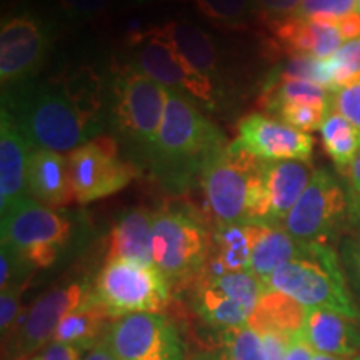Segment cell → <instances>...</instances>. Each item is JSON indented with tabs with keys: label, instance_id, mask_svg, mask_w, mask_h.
Listing matches in <instances>:
<instances>
[{
	"label": "cell",
	"instance_id": "cell-9",
	"mask_svg": "<svg viewBox=\"0 0 360 360\" xmlns=\"http://www.w3.org/2000/svg\"><path fill=\"white\" fill-rule=\"evenodd\" d=\"M102 342L117 360H187L177 327L162 312H139L109 322Z\"/></svg>",
	"mask_w": 360,
	"mask_h": 360
},
{
	"label": "cell",
	"instance_id": "cell-18",
	"mask_svg": "<svg viewBox=\"0 0 360 360\" xmlns=\"http://www.w3.org/2000/svg\"><path fill=\"white\" fill-rule=\"evenodd\" d=\"M302 335L315 354L359 355L360 330L354 319L327 309H307Z\"/></svg>",
	"mask_w": 360,
	"mask_h": 360
},
{
	"label": "cell",
	"instance_id": "cell-42",
	"mask_svg": "<svg viewBox=\"0 0 360 360\" xmlns=\"http://www.w3.org/2000/svg\"><path fill=\"white\" fill-rule=\"evenodd\" d=\"M314 355L315 352L310 349L307 340L304 339L302 330L290 337L289 345H287L285 360H312Z\"/></svg>",
	"mask_w": 360,
	"mask_h": 360
},
{
	"label": "cell",
	"instance_id": "cell-34",
	"mask_svg": "<svg viewBox=\"0 0 360 360\" xmlns=\"http://www.w3.org/2000/svg\"><path fill=\"white\" fill-rule=\"evenodd\" d=\"M328 112L330 110L317 105H309V103H289V105L278 107L274 114H277V119H281L282 122L309 134L312 130H321Z\"/></svg>",
	"mask_w": 360,
	"mask_h": 360
},
{
	"label": "cell",
	"instance_id": "cell-21",
	"mask_svg": "<svg viewBox=\"0 0 360 360\" xmlns=\"http://www.w3.org/2000/svg\"><path fill=\"white\" fill-rule=\"evenodd\" d=\"M259 224H217L212 232V250L200 276H219L224 272L250 270L252 250Z\"/></svg>",
	"mask_w": 360,
	"mask_h": 360
},
{
	"label": "cell",
	"instance_id": "cell-40",
	"mask_svg": "<svg viewBox=\"0 0 360 360\" xmlns=\"http://www.w3.org/2000/svg\"><path fill=\"white\" fill-rule=\"evenodd\" d=\"M342 257H344L350 281H352L355 289L360 292V236L345 242L344 249H342Z\"/></svg>",
	"mask_w": 360,
	"mask_h": 360
},
{
	"label": "cell",
	"instance_id": "cell-37",
	"mask_svg": "<svg viewBox=\"0 0 360 360\" xmlns=\"http://www.w3.org/2000/svg\"><path fill=\"white\" fill-rule=\"evenodd\" d=\"M330 110L345 117L360 135V80L337 90L332 97Z\"/></svg>",
	"mask_w": 360,
	"mask_h": 360
},
{
	"label": "cell",
	"instance_id": "cell-24",
	"mask_svg": "<svg viewBox=\"0 0 360 360\" xmlns=\"http://www.w3.org/2000/svg\"><path fill=\"white\" fill-rule=\"evenodd\" d=\"M157 30L177 49L188 65L214 82L219 74V60L215 45L205 30L188 20L165 22Z\"/></svg>",
	"mask_w": 360,
	"mask_h": 360
},
{
	"label": "cell",
	"instance_id": "cell-20",
	"mask_svg": "<svg viewBox=\"0 0 360 360\" xmlns=\"http://www.w3.org/2000/svg\"><path fill=\"white\" fill-rule=\"evenodd\" d=\"M276 37L290 57L309 56L327 60L345 44L339 27L330 22L290 15L276 24Z\"/></svg>",
	"mask_w": 360,
	"mask_h": 360
},
{
	"label": "cell",
	"instance_id": "cell-14",
	"mask_svg": "<svg viewBox=\"0 0 360 360\" xmlns=\"http://www.w3.org/2000/svg\"><path fill=\"white\" fill-rule=\"evenodd\" d=\"M47 25L32 13H17L4 19L0 29V80L2 87L32 79L49 51Z\"/></svg>",
	"mask_w": 360,
	"mask_h": 360
},
{
	"label": "cell",
	"instance_id": "cell-17",
	"mask_svg": "<svg viewBox=\"0 0 360 360\" xmlns=\"http://www.w3.org/2000/svg\"><path fill=\"white\" fill-rule=\"evenodd\" d=\"M32 143L27 141L7 109L0 112V212H7L17 202L27 199L29 162Z\"/></svg>",
	"mask_w": 360,
	"mask_h": 360
},
{
	"label": "cell",
	"instance_id": "cell-22",
	"mask_svg": "<svg viewBox=\"0 0 360 360\" xmlns=\"http://www.w3.org/2000/svg\"><path fill=\"white\" fill-rule=\"evenodd\" d=\"M152 222H154V212L146 207L125 210L112 227L105 262L132 260L141 264H154L150 247Z\"/></svg>",
	"mask_w": 360,
	"mask_h": 360
},
{
	"label": "cell",
	"instance_id": "cell-12",
	"mask_svg": "<svg viewBox=\"0 0 360 360\" xmlns=\"http://www.w3.org/2000/svg\"><path fill=\"white\" fill-rule=\"evenodd\" d=\"M90 292V283L72 282L40 295L24 310L12 337L4 344V360L42 352L52 342L62 319L79 309L89 299Z\"/></svg>",
	"mask_w": 360,
	"mask_h": 360
},
{
	"label": "cell",
	"instance_id": "cell-39",
	"mask_svg": "<svg viewBox=\"0 0 360 360\" xmlns=\"http://www.w3.org/2000/svg\"><path fill=\"white\" fill-rule=\"evenodd\" d=\"M302 0H254V7L259 8L264 15L285 19L294 15Z\"/></svg>",
	"mask_w": 360,
	"mask_h": 360
},
{
	"label": "cell",
	"instance_id": "cell-2",
	"mask_svg": "<svg viewBox=\"0 0 360 360\" xmlns=\"http://www.w3.org/2000/svg\"><path fill=\"white\" fill-rule=\"evenodd\" d=\"M224 134L202 114L197 103L167 89L164 119L152 150V172L172 192L187 191L200 180L207 160L224 146Z\"/></svg>",
	"mask_w": 360,
	"mask_h": 360
},
{
	"label": "cell",
	"instance_id": "cell-11",
	"mask_svg": "<svg viewBox=\"0 0 360 360\" xmlns=\"http://www.w3.org/2000/svg\"><path fill=\"white\" fill-rule=\"evenodd\" d=\"M350 205L339 180L326 169H317L282 227L300 242L328 245L347 219Z\"/></svg>",
	"mask_w": 360,
	"mask_h": 360
},
{
	"label": "cell",
	"instance_id": "cell-33",
	"mask_svg": "<svg viewBox=\"0 0 360 360\" xmlns=\"http://www.w3.org/2000/svg\"><path fill=\"white\" fill-rule=\"evenodd\" d=\"M357 11V0H302L294 15L300 19L337 24Z\"/></svg>",
	"mask_w": 360,
	"mask_h": 360
},
{
	"label": "cell",
	"instance_id": "cell-38",
	"mask_svg": "<svg viewBox=\"0 0 360 360\" xmlns=\"http://www.w3.org/2000/svg\"><path fill=\"white\" fill-rule=\"evenodd\" d=\"M60 11L74 20H92L107 13L115 0H57Z\"/></svg>",
	"mask_w": 360,
	"mask_h": 360
},
{
	"label": "cell",
	"instance_id": "cell-10",
	"mask_svg": "<svg viewBox=\"0 0 360 360\" xmlns=\"http://www.w3.org/2000/svg\"><path fill=\"white\" fill-rule=\"evenodd\" d=\"M129 64L165 89L184 94L204 109H215L217 92L212 80L188 65L186 58L157 30V27L134 39L132 62Z\"/></svg>",
	"mask_w": 360,
	"mask_h": 360
},
{
	"label": "cell",
	"instance_id": "cell-51",
	"mask_svg": "<svg viewBox=\"0 0 360 360\" xmlns=\"http://www.w3.org/2000/svg\"><path fill=\"white\" fill-rule=\"evenodd\" d=\"M357 4H359V13H360V0H357Z\"/></svg>",
	"mask_w": 360,
	"mask_h": 360
},
{
	"label": "cell",
	"instance_id": "cell-41",
	"mask_svg": "<svg viewBox=\"0 0 360 360\" xmlns=\"http://www.w3.org/2000/svg\"><path fill=\"white\" fill-rule=\"evenodd\" d=\"M90 349L92 347H85V345H67L51 342L44 349V360H82Z\"/></svg>",
	"mask_w": 360,
	"mask_h": 360
},
{
	"label": "cell",
	"instance_id": "cell-47",
	"mask_svg": "<svg viewBox=\"0 0 360 360\" xmlns=\"http://www.w3.org/2000/svg\"><path fill=\"white\" fill-rule=\"evenodd\" d=\"M312 360H360V354L359 355H352V357H339V355L315 354Z\"/></svg>",
	"mask_w": 360,
	"mask_h": 360
},
{
	"label": "cell",
	"instance_id": "cell-32",
	"mask_svg": "<svg viewBox=\"0 0 360 360\" xmlns=\"http://www.w3.org/2000/svg\"><path fill=\"white\" fill-rule=\"evenodd\" d=\"M332 94L360 80V37L347 40L330 58Z\"/></svg>",
	"mask_w": 360,
	"mask_h": 360
},
{
	"label": "cell",
	"instance_id": "cell-26",
	"mask_svg": "<svg viewBox=\"0 0 360 360\" xmlns=\"http://www.w3.org/2000/svg\"><path fill=\"white\" fill-rule=\"evenodd\" d=\"M305 312L307 309L304 305L295 302L289 295L269 287L260 297L257 307L252 312L249 326L255 330L272 328V330H281L294 335L302 330Z\"/></svg>",
	"mask_w": 360,
	"mask_h": 360
},
{
	"label": "cell",
	"instance_id": "cell-46",
	"mask_svg": "<svg viewBox=\"0 0 360 360\" xmlns=\"http://www.w3.org/2000/svg\"><path fill=\"white\" fill-rule=\"evenodd\" d=\"M191 360H224L222 355L219 352H212V350H207V352L195 354Z\"/></svg>",
	"mask_w": 360,
	"mask_h": 360
},
{
	"label": "cell",
	"instance_id": "cell-49",
	"mask_svg": "<svg viewBox=\"0 0 360 360\" xmlns=\"http://www.w3.org/2000/svg\"><path fill=\"white\" fill-rule=\"evenodd\" d=\"M13 360H44V350H42V352H37V354H34V355H27V357L13 359Z\"/></svg>",
	"mask_w": 360,
	"mask_h": 360
},
{
	"label": "cell",
	"instance_id": "cell-25",
	"mask_svg": "<svg viewBox=\"0 0 360 360\" xmlns=\"http://www.w3.org/2000/svg\"><path fill=\"white\" fill-rule=\"evenodd\" d=\"M193 309L207 323L225 330V328L244 327L249 323L250 312L244 305L224 294L219 287L207 278H197L193 290Z\"/></svg>",
	"mask_w": 360,
	"mask_h": 360
},
{
	"label": "cell",
	"instance_id": "cell-45",
	"mask_svg": "<svg viewBox=\"0 0 360 360\" xmlns=\"http://www.w3.org/2000/svg\"><path fill=\"white\" fill-rule=\"evenodd\" d=\"M82 360H117V359L109 352V349L103 345V342L101 339L87 354L84 355Z\"/></svg>",
	"mask_w": 360,
	"mask_h": 360
},
{
	"label": "cell",
	"instance_id": "cell-29",
	"mask_svg": "<svg viewBox=\"0 0 360 360\" xmlns=\"http://www.w3.org/2000/svg\"><path fill=\"white\" fill-rule=\"evenodd\" d=\"M322 143L327 155L340 169H347L360 150V135L345 117L330 110L321 127Z\"/></svg>",
	"mask_w": 360,
	"mask_h": 360
},
{
	"label": "cell",
	"instance_id": "cell-43",
	"mask_svg": "<svg viewBox=\"0 0 360 360\" xmlns=\"http://www.w3.org/2000/svg\"><path fill=\"white\" fill-rule=\"evenodd\" d=\"M337 27H339L342 37H344L345 42L347 40H354L360 37V13L359 11L350 13V15L344 17V19L337 22Z\"/></svg>",
	"mask_w": 360,
	"mask_h": 360
},
{
	"label": "cell",
	"instance_id": "cell-35",
	"mask_svg": "<svg viewBox=\"0 0 360 360\" xmlns=\"http://www.w3.org/2000/svg\"><path fill=\"white\" fill-rule=\"evenodd\" d=\"M25 290L24 285H12L6 290H0V332H2V345L11 339L17 323L20 322L22 314V294Z\"/></svg>",
	"mask_w": 360,
	"mask_h": 360
},
{
	"label": "cell",
	"instance_id": "cell-28",
	"mask_svg": "<svg viewBox=\"0 0 360 360\" xmlns=\"http://www.w3.org/2000/svg\"><path fill=\"white\" fill-rule=\"evenodd\" d=\"M334 94L322 85L299 79H281L270 75L269 84L265 85L264 96L260 98L264 109L276 112L278 107L289 103H309L322 109L330 110Z\"/></svg>",
	"mask_w": 360,
	"mask_h": 360
},
{
	"label": "cell",
	"instance_id": "cell-50",
	"mask_svg": "<svg viewBox=\"0 0 360 360\" xmlns=\"http://www.w3.org/2000/svg\"><path fill=\"white\" fill-rule=\"evenodd\" d=\"M355 209H357V212H359V215H360V204L355 205Z\"/></svg>",
	"mask_w": 360,
	"mask_h": 360
},
{
	"label": "cell",
	"instance_id": "cell-7",
	"mask_svg": "<svg viewBox=\"0 0 360 360\" xmlns=\"http://www.w3.org/2000/svg\"><path fill=\"white\" fill-rule=\"evenodd\" d=\"M0 231L2 244L39 270L52 267L69 249L74 238V222L60 210L27 197L2 214Z\"/></svg>",
	"mask_w": 360,
	"mask_h": 360
},
{
	"label": "cell",
	"instance_id": "cell-15",
	"mask_svg": "<svg viewBox=\"0 0 360 360\" xmlns=\"http://www.w3.org/2000/svg\"><path fill=\"white\" fill-rule=\"evenodd\" d=\"M237 141L250 154L265 162H310L314 150L312 135L282 122L277 117L250 114L237 125Z\"/></svg>",
	"mask_w": 360,
	"mask_h": 360
},
{
	"label": "cell",
	"instance_id": "cell-4",
	"mask_svg": "<svg viewBox=\"0 0 360 360\" xmlns=\"http://www.w3.org/2000/svg\"><path fill=\"white\" fill-rule=\"evenodd\" d=\"M267 285L305 309H327L354 321L360 319L339 257L330 245L309 244L305 254L277 269Z\"/></svg>",
	"mask_w": 360,
	"mask_h": 360
},
{
	"label": "cell",
	"instance_id": "cell-5",
	"mask_svg": "<svg viewBox=\"0 0 360 360\" xmlns=\"http://www.w3.org/2000/svg\"><path fill=\"white\" fill-rule=\"evenodd\" d=\"M152 262L170 285L193 282L204 272L212 250V236L188 209H164L154 212Z\"/></svg>",
	"mask_w": 360,
	"mask_h": 360
},
{
	"label": "cell",
	"instance_id": "cell-36",
	"mask_svg": "<svg viewBox=\"0 0 360 360\" xmlns=\"http://www.w3.org/2000/svg\"><path fill=\"white\" fill-rule=\"evenodd\" d=\"M0 269H2L0 290H6L12 285H24L29 281L30 274L35 272L15 250L6 244H2V250H0Z\"/></svg>",
	"mask_w": 360,
	"mask_h": 360
},
{
	"label": "cell",
	"instance_id": "cell-8",
	"mask_svg": "<svg viewBox=\"0 0 360 360\" xmlns=\"http://www.w3.org/2000/svg\"><path fill=\"white\" fill-rule=\"evenodd\" d=\"M170 282L154 264L107 260L92 283V297L110 321L139 312H162L170 302Z\"/></svg>",
	"mask_w": 360,
	"mask_h": 360
},
{
	"label": "cell",
	"instance_id": "cell-48",
	"mask_svg": "<svg viewBox=\"0 0 360 360\" xmlns=\"http://www.w3.org/2000/svg\"><path fill=\"white\" fill-rule=\"evenodd\" d=\"M134 4L137 6H154V4H164V2H170V0H132Z\"/></svg>",
	"mask_w": 360,
	"mask_h": 360
},
{
	"label": "cell",
	"instance_id": "cell-44",
	"mask_svg": "<svg viewBox=\"0 0 360 360\" xmlns=\"http://www.w3.org/2000/svg\"><path fill=\"white\" fill-rule=\"evenodd\" d=\"M345 170V175H347L350 188L354 192V200L352 205L360 204V150L359 154L355 155V159L350 162V165Z\"/></svg>",
	"mask_w": 360,
	"mask_h": 360
},
{
	"label": "cell",
	"instance_id": "cell-6",
	"mask_svg": "<svg viewBox=\"0 0 360 360\" xmlns=\"http://www.w3.org/2000/svg\"><path fill=\"white\" fill-rule=\"evenodd\" d=\"M110 97L117 132L148 162L164 119L167 89L127 64L115 70Z\"/></svg>",
	"mask_w": 360,
	"mask_h": 360
},
{
	"label": "cell",
	"instance_id": "cell-16",
	"mask_svg": "<svg viewBox=\"0 0 360 360\" xmlns=\"http://www.w3.org/2000/svg\"><path fill=\"white\" fill-rule=\"evenodd\" d=\"M312 174L314 170L310 162H265L260 195L252 222L282 225L307 188Z\"/></svg>",
	"mask_w": 360,
	"mask_h": 360
},
{
	"label": "cell",
	"instance_id": "cell-27",
	"mask_svg": "<svg viewBox=\"0 0 360 360\" xmlns=\"http://www.w3.org/2000/svg\"><path fill=\"white\" fill-rule=\"evenodd\" d=\"M109 322V315L103 312L101 305L94 300L92 292H90L89 299L79 309H75L74 312L67 314L62 319L52 342L94 347L102 339Z\"/></svg>",
	"mask_w": 360,
	"mask_h": 360
},
{
	"label": "cell",
	"instance_id": "cell-30",
	"mask_svg": "<svg viewBox=\"0 0 360 360\" xmlns=\"http://www.w3.org/2000/svg\"><path fill=\"white\" fill-rule=\"evenodd\" d=\"M220 332V355L224 360H269L264 339L249 323Z\"/></svg>",
	"mask_w": 360,
	"mask_h": 360
},
{
	"label": "cell",
	"instance_id": "cell-23",
	"mask_svg": "<svg viewBox=\"0 0 360 360\" xmlns=\"http://www.w3.org/2000/svg\"><path fill=\"white\" fill-rule=\"evenodd\" d=\"M307 249L309 242L297 240L282 225L259 224L252 250L250 272L267 283L277 269L300 257Z\"/></svg>",
	"mask_w": 360,
	"mask_h": 360
},
{
	"label": "cell",
	"instance_id": "cell-13",
	"mask_svg": "<svg viewBox=\"0 0 360 360\" xmlns=\"http://www.w3.org/2000/svg\"><path fill=\"white\" fill-rule=\"evenodd\" d=\"M67 160L79 204L114 195L137 177V170L120 157L117 143L109 137H96L82 143L67 155Z\"/></svg>",
	"mask_w": 360,
	"mask_h": 360
},
{
	"label": "cell",
	"instance_id": "cell-31",
	"mask_svg": "<svg viewBox=\"0 0 360 360\" xmlns=\"http://www.w3.org/2000/svg\"><path fill=\"white\" fill-rule=\"evenodd\" d=\"M197 11L225 27H240L254 11V0H193Z\"/></svg>",
	"mask_w": 360,
	"mask_h": 360
},
{
	"label": "cell",
	"instance_id": "cell-3",
	"mask_svg": "<svg viewBox=\"0 0 360 360\" xmlns=\"http://www.w3.org/2000/svg\"><path fill=\"white\" fill-rule=\"evenodd\" d=\"M264 167L265 160L250 154L237 139L215 148L199 182L217 224L252 222Z\"/></svg>",
	"mask_w": 360,
	"mask_h": 360
},
{
	"label": "cell",
	"instance_id": "cell-1",
	"mask_svg": "<svg viewBox=\"0 0 360 360\" xmlns=\"http://www.w3.org/2000/svg\"><path fill=\"white\" fill-rule=\"evenodd\" d=\"M105 90L98 75L80 67L47 80L4 89L7 109L34 148L67 154L92 141L102 125Z\"/></svg>",
	"mask_w": 360,
	"mask_h": 360
},
{
	"label": "cell",
	"instance_id": "cell-19",
	"mask_svg": "<svg viewBox=\"0 0 360 360\" xmlns=\"http://www.w3.org/2000/svg\"><path fill=\"white\" fill-rule=\"evenodd\" d=\"M29 195L51 209H60L75 200L70 182L69 160L64 154L34 148L27 175Z\"/></svg>",
	"mask_w": 360,
	"mask_h": 360
}]
</instances>
